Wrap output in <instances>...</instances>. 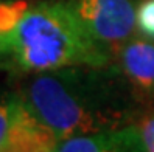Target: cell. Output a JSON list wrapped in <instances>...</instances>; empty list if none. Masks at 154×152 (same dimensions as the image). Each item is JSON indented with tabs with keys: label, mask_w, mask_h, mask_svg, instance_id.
<instances>
[{
	"label": "cell",
	"mask_w": 154,
	"mask_h": 152,
	"mask_svg": "<svg viewBox=\"0 0 154 152\" xmlns=\"http://www.w3.org/2000/svg\"><path fill=\"white\" fill-rule=\"evenodd\" d=\"M101 70L66 67L30 73L17 93L59 140L126 126V104Z\"/></svg>",
	"instance_id": "1"
},
{
	"label": "cell",
	"mask_w": 154,
	"mask_h": 152,
	"mask_svg": "<svg viewBox=\"0 0 154 152\" xmlns=\"http://www.w3.org/2000/svg\"><path fill=\"white\" fill-rule=\"evenodd\" d=\"M6 61L23 73L66 67L106 68L112 55L87 33L69 0L30 3L14 28Z\"/></svg>",
	"instance_id": "2"
},
{
	"label": "cell",
	"mask_w": 154,
	"mask_h": 152,
	"mask_svg": "<svg viewBox=\"0 0 154 152\" xmlns=\"http://www.w3.org/2000/svg\"><path fill=\"white\" fill-rule=\"evenodd\" d=\"M87 33L112 55L137 34L132 0H69Z\"/></svg>",
	"instance_id": "3"
},
{
	"label": "cell",
	"mask_w": 154,
	"mask_h": 152,
	"mask_svg": "<svg viewBox=\"0 0 154 152\" xmlns=\"http://www.w3.org/2000/svg\"><path fill=\"white\" fill-rule=\"evenodd\" d=\"M58 140L19 93L0 98V152H55Z\"/></svg>",
	"instance_id": "4"
},
{
	"label": "cell",
	"mask_w": 154,
	"mask_h": 152,
	"mask_svg": "<svg viewBox=\"0 0 154 152\" xmlns=\"http://www.w3.org/2000/svg\"><path fill=\"white\" fill-rule=\"evenodd\" d=\"M114 61L139 95L154 96V40L135 34L114 53Z\"/></svg>",
	"instance_id": "5"
},
{
	"label": "cell",
	"mask_w": 154,
	"mask_h": 152,
	"mask_svg": "<svg viewBox=\"0 0 154 152\" xmlns=\"http://www.w3.org/2000/svg\"><path fill=\"white\" fill-rule=\"evenodd\" d=\"M139 151L134 124L58 140L55 152H119Z\"/></svg>",
	"instance_id": "6"
},
{
	"label": "cell",
	"mask_w": 154,
	"mask_h": 152,
	"mask_svg": "<svg viewBox=\"0 0 154 152\" xmlns=\"http://www.w3.org/2000/svg\"><path fill=\"white\" fill-rule=\"evenodd\" d=\"M137 36L154 40V0H140L135 6Z\"/></svg>",
	"instance_id": "7"
},
{
	"label": "cell",
	"mask_w": 154,
	"mask_h": 152,
	"mask_svg": "<svg viewBox=\"0 0 154 152\" xmlns=\"http://www.w3.org/2000/svg\"><path fill=\"white\" fill-rule=\"evenodd\" d=\"M134 130L139 143V151L154 152V110L148 112L137 123H134Z\"/></svg>",
	"instance_id": "8"
},
{
	"label": "cell",
	"mask_w": 154,
	"mask_h": 152,
	"mask_svg": "<svg viewBox=\"0 0 154 152\" xmlns=\"http://www.w3.org/2000/svg\"><path fill=\"white\" fill-rule=\"evenodd\" d=\"M10 40L11 34H6L5 31L0 30V58H6L10 51Z\"/></svg>",
	"instance_id": "9"
},
{
	"label": "cell",
	"mask_w": 154,
	"mask_h": 152,
	"mask_svg": "<svg viewBox=\"0 0 154 152\" xmlns=\"http://www.w3.org/2000/svg\"><path fill=\"white\" fill-rule=\"evenodd\" d=\"M2 70H10V64H8L6 58H0V71Z\"/></svg>",
	"instance_id": "10"
}]
</instances>
